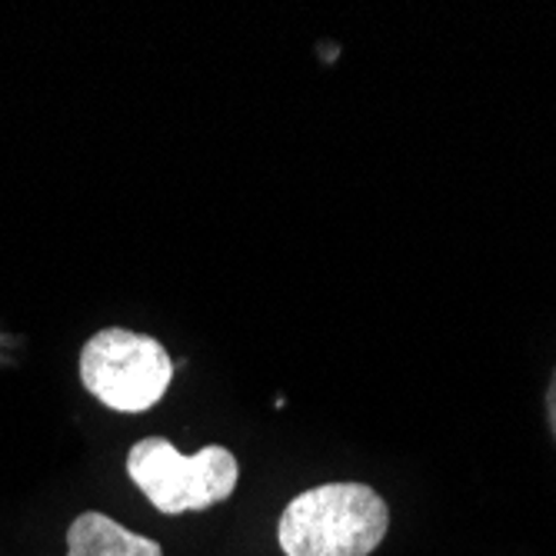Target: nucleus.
<instances>
[{"label": "nucleus", "instance_id": "1", "mask_svg": "<svg viewBox=\"0 0 556 556\" xmlns=\"http://www.w3.org/2000/svg\"><path fill=\"white\" fill-rule=\"evenodd\" d=\"M390 527L383 496L364 483H324L287 503L277 536L287 556H370Z\"/></svg>", "mask_w": 556, "mask_h": 556}, {"label": "nucleus", "instance_id": "2", "mask_svg": "<svg viewBox=\"0 0 556 556\" xmlns=\"http://www.w3.org/2000/svg\"><path fill=\"white\" fill-rule=\"evenodd\" d=\"M127 473L161 514L177 517L224 503L237 486L240 464L227 446H204L184 457L170 440L147 437L127 453Z\"/></svg>", "mask_w": 556, "mask_h": 556}, {"label": "nucleus", "instance_id": "3", "mask_svg": "<svg viewBox=\"0 0 556 556\" xmlns=\"http://www.w3.org/2000/svg\"><path fill=\"white\" fill-rule=\"evenodd\" d=\"M174 364L161 340L124 327L97 330L80 350V383L117 414H143L167 393Z\"/></svg>", "mask_w": 556, "mask_h": 556}, {"label": "nucleus", "instance_id": "4", "mask_svg": "<svg viewBox=\"0 0 556 556\" xmlns=\"http://www.w3.org/2000/svg\"><path fill=\"white\" fill-rule=\"evenodd\" d=\"M67 556H164L161 543L130 533L108 514H80L67 530Z\"/></svg>", "mask_w": 556, "mask_h": 556}, {"label": "nucleus", "instance_id": "5", "mask_svg": "<svg viewBox=\"0 0 556 556\" xmlns=\"http://www.w3.org/2000/svg\"><path fill=\"white\" fill-rule=\"evenodd\" d=\"M546 417H549V430H553V440H556V370H553L549 390H546Z\"/></svg>", "mask_w": 556, "mask_h": 556}]
</instances>
